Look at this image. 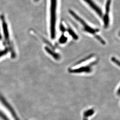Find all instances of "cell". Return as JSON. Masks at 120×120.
<instances>
[{
	"instance_id": "cell-1",
	"label": "cell",
	"mask_w": 120,
	"mask_h": 120,
	"mask_svg": "<svg viewBox=\"0 0 120 120\" xmlns=\"http://www.w3.org/2000/svg\"><path fill=\"white\" fill-rule=\"evenodd\" d=\"M57 4L58 0H50V32L52 39L56 36Z\"/></svg>"
},
{
	"instance_id": "cell-2",
	"label": "cell",
	"mask_w": 120,
	"mask_h": 120,
	"mask_svg": "<svg viewBox=\"0 0 120 120\" xmlns=\"http://www.w3.org/2000/svg\"><path fill=\"white\" fill-rule=\"evenodd\" d=\"M69 13L76 21H78L79 23L81 24V25L84 31L90 34L95 35V37L97 38L96 34L99 32V30L98 29L94 28L93 27L90 26L84 20V19H82L80 16L75 13V12H74L72 10H69Z\"/></svg>"
},
{
	"instance_id": "cell-3",
	"label": "cell",
	"mask_w": 120,
	"mask_h": 120,
	"mask_svg": "<svg viewBox=\"0 0 120 120\" xmlns=\"http://www.w3.org/2000/svg\"><path fill=\"white\" fill-rule=\"evenodd\" d=\"M96 61H94L91 63H90L88 65L81 66L78 68H70L68 69V71L71 74L90 73L92 72L93 67L96 64Z\"/></svg>"
},
{
	"instance_id": "cell-4",
	"label": "cell",
	"mask_w": 120,
	"mask_h": 120,
	"mask_svg": "<svg viewBox=\"0 0 120 120\" xmlns=\"http://www.w3.org/2000/svg\"><path fill=\"white\" fill-rule=\"evenodd\" d=\"M0 19L2 22V29L3 32L4 36V38L5 41L8 45V46L10 45V41L9 38V32L8 30V26L6 19L5 18L4 16V15H1L0 16Z\"/></svg>"
},
{
	"instance_id": "cell-5",
	"label": "cell",
	"mask_w": 120,
	"mask_h": 120,
	"mask_svg": "<svg viewBox=\"0 0 120 120\" xmlns=\"http://www.w3.org/2000/svg\"><path fill=\"white\" fill-rule=\"evenodd\" d=\"M95 13L101 18H103V13L101 8L96 4L93 0H83Z\"/></svg>"
},
{
	"instance_id": "cell-6",
	"label": "cell",
	"mask_w": 120,
	"mask_h": 120,
	"mask_svg": "<svg viewBox=\"0 0 120 120\" xmlns=\"http://www.w3.org/2000/svg\"><path fill=\"white\" fill-rule=\"evenodd\" d=\"M112 0H107L105 7V13L103 18L104 26L105 28L109 26L110 23L109 18V12H110V6L111 5V2Z\"/></svg>"
},
{
	"instance_id": "cell-7",
	"label": "cell",
	"mask_w": 120,
	"mask_h": 120,
	"mask_svg": "<svg viewBox=\"0 0 120 120\" xmlns=\"http://www.w3.org/2000/svg\"><path fill=\"white\" fill-rule=\"evenodd\" d=\"M0 101H1V103L3 104L7 108L9 111L10 112L14 118V119L15 120H19V119L18 117L17 116L16 113L15 112L13 108L8 103L7 101H6V100H5V99L2 96H0Z\"/></svg>"
},
{
	"instance_id": "cell-8",
	"label": "cell",
	"mask_w": 120,
	"mask_h": 120,
	"mask_svg": "<svg viewBox=\"0 0 120 120\" xmlns=\"http://www.w3.org/2000/svg\"><path fill=\"white\" fill-rule=\"evenodd\" d=\"M95 112L94 109H88L84 111L83 114L82 120H89L90 117L93 115Z\"/></svg>"
},
{
	"instance_id": "cell-9",
	"label": "cell",
	"mask_w": 120,
	"mask_h": 120,
	"mask_svg": "<svg viewBox=\"0 0 120 120\" xmlns=\"http://www.w3.org/2000/svg\"><path fill=\"white\" fill-rule=\"evenodd\" d=\"M45 50L50 55H51V56H52L54 59H55L56 60H59V59L60 58V56L58 55L57 53H55L53 51H52L51 49H50L48 47H45Z\"/></svg>"
},
{
	"instance_id": "cell-10",
	"label": "cell",
	"mask_w": 120,
	"mask_h": 120,
	"mask_svg": "<svg viewBox=\"0 0 120 120\" xmlns=\"http://www.w3.org/2000/svg\"><path fill=\"white\" fill-rule=\"evenodd\" d=\"M8 49H6L0 51V58L3 56L5 55H6L8 53Z\"/></svg>"
},
{
	"instance_id": "cell-11",
	"label": "cell",
	"mask_w": 120,
	"mask_h": 120,
	"mask_svg": "<svg viewBox=\"0 0 120 120\" xmlns=\"http://www.w3.org/2000/svg\"><path fill=\"white\" fill-rule=\"evenodd\" d=\"M60 42L61 44H64L67 41V38L64 35H63L61 37L60 39Z\"/></svg>"
},
{
	"instance_id": "cell-12",
	"label": "cell",
	"mask_w": 120,
	"mask_h": 120,
	"mask_svg": "<svg viewBox=\"0 0 120 120\" xmlns=\"http://www.w3.org/2000/svg\"><path fill=\"white\" fill-rule=\"evenodd\" d=\"M112 61L115 64H116V65H118L119 66V65H120L119 61L116 58H114V57H113L112 58Z\"/></svg>"
},
{
	"instance_id": "cell-13",
	"label": "cell",
	"mask_w": 120,
	"mask_h": 120,
	"mask_svg": "<svg viewBox=\"0 0 120 120\" xmlns=\"http://www.w3.org/2000/svg\"><path fill=\"white\" fill-rule=\"evenodd\" d=\"M2 36H1V34H0V41L2 39Z\"/></svg>"
},
{
	"instance_id": "cell-14",
	"label": "cell",
	"mask_w": 120,
	"mask_h": 120,
	"mask_svg": "<svg viewBox=\"0 0 120 120\" xmlns=\"http://www.w3.org/2000/svg\"><path fill=\"white\" fill-rule=\"evenodd\" d=\"M39 0H34V1H35V2H38V1H39Z\"/></svg>"
},
{
	"instance_id": "cell-15",
	"label": "cell",
	"mask_w": 120,
	"mask_h": 120,
	"mask_svg": "<svg viewBox=\"0 0 120 120\" xmlns=\"http://www.w3.org/2000/svg\"></svg>"
}]
</instances>
